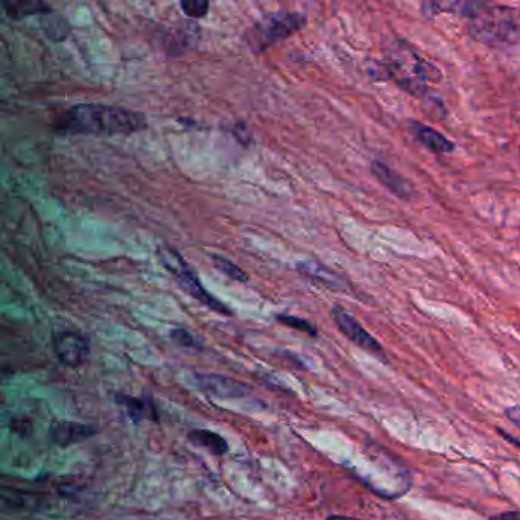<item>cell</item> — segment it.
Listing matches in <instances>:
<instances>
[{
  "mask_svg": "<svg viewBox=\"0 0 520 520\" xmlns=\"http://www.w3.org/2000/svg\"><path fill=\"white\" fill-rule=\"evenodd\" d=\"M198 384L207 393L216 397H244L248 393V387L235 379L226 376L210 375V373H200L197 375Z\"/></svg>",
  "mask_w": 520,
  "mask_h": 520,
  "instance_id": "9",
  "label": "cell"
},
{
  "mask_svg": "<svg viewBox=\"0 0 520 520\" xmlns=\"http://www.w3.org/2000/svg\"><path fill=\"white\" fill-rule=\"evenodd\" d=\"M305 23V14L279 11V13L270 14L262 22L248 29L245 34V42L254 54H262L276 43L291 37L294 32L302 29Z\"/></svg>",
  "mask_w": 520,
  "mask_h": 520,
  "instance_id": "3",
  "label": "cell"
},
{
  "mask_svg": "<svg viewBox=\"0 0 520 520\" xmlns=\"http://www.w3.org/2000/svg\"><path fill=\"white\" fill-rule=\"evenodd\" d=\"M486 4L487 0H423V13L429 17L449 14L470 23Z\"/></svg>",
  "mask_w": 520,
  "mask_h": 520,
  "instance_id": "8",
  "label": "cell"
},
{
  "mask_svg": "<svg viewBox=\"0 0 520 520\" xmlns=\"http://www.w3.org/2000/svg\"><path fill=\"white\" fill-rule=\"evenodd\" d=\"M0 4L14 20L26 19L35 14H48L51 11L46 0H0Z\"/></svg>",
  "mask_w": 520,
  "mask_h": 520,
  "instance_id": "12",
  "label": "cell"
},
{
  "mask_svg": "<svg viewBox=\"0 0 520 520\" xmlns=\"http://www.w3.org/2000/svg\"><path fill=\"white\" fill-rule=\"evenodd\" d=\"M299 270L303 276L308 277L312 282L320 283L321 286H326L329 289H344L343 279L333 271L324 268L323 265L308 260V262L299 265Z\"/></svg>",
  "mask_w": 520,
  "mask_h": 520,
  "instance_id": "13",
  "label": "cell"
},
{
  "mask_svg": "<svg viewBox=\"0 0 520 520\" xmlns=\"http://www.w3.org/2000/svg\"><path fill=\"white\" fill-rule=\"evenodd\" d=\"M414 133H416L417 139H419L428 150L434 151V153L448 154L454 150V143H452L451 140L446 139V137L438 133V131L425 127V125H416V127H414Z\"/></svg>",
  "mask_w": 520,
  "mask_h": 520,
  "instance_id": "14",
  "label": "cell"
},
{
  "mask_svg": "<svg viewBox=\"0 0 520 520\" xmlns=\"http://www.w3.org/2000/svg\"><path fill=\"white\" fill-rule=\"evenodd\" d=\"M505 416L520 429V406H511L505 410Z\"/></svg>",
  "mask_w": 520,
  "mask_h": 520,
  "instance_id": "21",
  "label": "cell"
},
{
  "mask_svg": "<svg viewBox=\"0 0 520 520\" xmlns=\"http://www.w3.org/2000/svg\"><path fill=\"white\" fill-rule=\"evenodd\" d=\"M499 434L502 435V437L505 438V440L510 441V443L516 444L517 448H520V441L516 440V438L513 437V435L507 434V432L502 431V429H498Z\"/></svg>",
  "mask_w": 520,
  "mask_h": 520,
  "instance_id": "23",
  "label": "cell"
},
{
  "mask_svg": "<svg viewBox=\"0 0 520 520\" xmlns=\"http://www.w3.org/2000/svg\"><path fill=\"white\" fill-rule=\"evenodd\" d=\"M213 265H215L216 268H218L221 273L226 274L227 277H230V279L236 280V282L245 283L250 280V277L245 274L244 270H241V268L238 267V265L233 264V262H230L229 259H226V257L218 256V254H213L212 256Z\"/></svg>",
  "mask_w": 520,
  "mask_h": 520,
  "instance_id": "16",
  "label": "cell"
},
{
  "mask_svg": "<svg viewBox=\"0 0 520 520\" xmlns=\"http://www.w3.org/2000/svg\"><path fill=\"white\" fill-rule=\"evenodd\" d=\"M490 520H520V511H505V513L496 514Z\"/></svg>",
  "mask_w": 520,
  "mask_h": 520,
  "instance_id": "22",
  "label": "cell"
},
{
  "mask_svg": "<svg viewBox=\"0 0 520 520\" xmlns=\"http://www.w3.org/2000/svg\"><path fill=\"white\" fill-rule=\"evenodd\" d=\"M118 402L127 408L128 413H130V416L133 417L134 420H142L143 417L146 416L148 406H146L142 400L133 399V397L128 396H118Z\"/></svg>",
  "mask_w": 520,
  "mask_h": 520,
  "instance_id": "19",
  "label": "cell"
},
{
  "mask_svg": "<svg viewBox=\"0 0 520 520\" xmlns=\"http://www.w3.org/2000/svg\"><path fill=\"white\" fill-rule=\"evenodd\" d=\"M145 116L139 111L104 104H78L61 111L54 130L66 136H119L145 130Z\"/></svg>",
  "mask_w": 520,
  "mask_h": 520,
  "instance_id": "1",
  "label": "cell"
},
{
  "mask_svg": "<svg viewBox=\"0 0 520 520\" xmlns=\"http://www.w3.org/2000/svg\"><path fill=\"white\" fill-rule=\"evenodd\" d=\"M189 441L194 443L195 446L207 449L212 452L213 455H224L229 451V444L221 435L215 434V432L204 431V429H197L192 431L188 435Z\"/></svg>",
  "mask_w": 520,
  "mask_h": 520,
  "instance_id": "15",
  "label": "cell"
},
{
  "mask_svg": "<svg viewBox=\"0 0 520 520\" xmlns=\"http://www.w3.org/2000/svg\"><path fill=\"white\" fill-rule=\"evenodd\" d=\"M55 355L66 367H80L90 356L89 338L75 330H60L52 338Z\"/></svg>",
  "mask_w": 520,
  "mask_h": 520,
  "instance_id": "6",
  "label": "cell"
},
{
  "mask_svg": "<svg viewBox=\"0 0 520 520\" xmlns=\"http://www.w3.org/2000/svg\"><path fill=\"white\" fill-rule=\"evenodd\" d=\"M375 80L394 81L414 96L425 95L428 83L440 80L441 73L434 64L420 57L410 46L397 45L388 63H378L370 69Z\"/></svg>",
  "mask_w": 520,
  "mask_h": 520,
  "instance_id": "2",
  "label": "cell"
},
{
  "mask_svg": "<svg viewBox=\"0 0 520 520\" xmlns=\"http://www.w3.org/2000/svg\"><path fill=\"white\" fill-rule=\"evenodd\" d=\"M160 256H162L163 265L171 271L172 276L175 277V280H177L178 285L184 292H188L191 297L203 303L210 311L218 312L221 315H233V312L224 303L219 302L218 299H215L212 294H209L201 286L200 280L197 279L194 271L186 265L183 257L177 251L162 248Z\"/></svg>",
  "mask_w": 520,
  "mask_h": 520,
  "instance_id": "5",
  "label": "cell"
},
{
  "mask_svg": "<svg viewBox=\"0 0 520 520\" xmlns=\"http://www.w3.org/2000/svg\"><path fill=\"white\" fill-rule=\"evenodd\" d=\"M172 340L181 347H195V340L188 330L175 329L171 332Z\"/></svg>",
  "mask_w": 520,
  "mask_h": 520,
  "instance_id": "20",
  "label": "cell"
},
{
  "mask_svg": "<svg viewBox=\"0 0 520 520\" xmlns=\"http://www.w3.org/2000/svg\"><path fill=\"white\" fill-rule=\"evenodd\" d=\"M181 10L192 19H201L209 11V0H180Z\"/></svg>",
  "mask_w": 520,
  "mask_h": 520,
  "instance_id": "18",
  "label": "cell"
},
{
  "mask_svg": "<svg viewBox=\"0 0 520 520\" xmlns=\"http://www.w3.org/2000/svg\"><path fill=\"white\" fill-rule=\"evenodd\" d=\"M327 520H359V519H353V517H344V516H333L329 517Z\"/></svg>",
  "mask_w": 520,
  "mask_h": 520,
  "instance_id": "24",
  "label": "cell"
},
{
  "mask_svg": "<svg viewBox=\"0 0 520 520\" xmlns=\"http://www.w3.org/2000/svg\"><path fill=\"white\" fill-rule=\"evenodd\" d=\"M469 26L473 37L487 45H511L519 35L513 13L508 8L490 2L479 11Z\"/></svg>",
  "mask_w": 520,
  "mask_h": 520,
  "instance_id": "4",
  "label": "cell"
},
{
  "mask_svg": "<svg viewBox=\"0 0 520 520\" xmlns=\"http://www.w3.org/2000/svg\"><path fill=\"white\" fill-rule=\"evenodd\" d=\"M95 434V429L81 423L61 422L55 423L51 428V438L61 446L78 443Z\"/></svg>",
  "mask_w": 520,
  "mask_h": 520,
  "instance_id": "10",
  "label": "cell"
},
{
  "mask_svg": "<svg viewBox=\"0 0 520 520\" xmlns=\"http://www.w3.org/2000/svg\"><path fill=\"white\" fill-rule=\"evenodd\" d=\"M277 320H279V323L283 324V326L300 330V332L311 335V337H317V327H315L311 321L305 320V318L292 317V315H279Z\"/></svg>",
  "mask_w": 520,
  "mask_h": 520,
  "instance_id": "17",
  "label": "cell"
},
{
  "mask_svg": "<svg viewBox=\"0 0 520 520\" xmlns=\"http://www.w3.org/2000/svg\"><path fill=\"white\" fill-rule=\"evenodd\" d=\"M371 171L376 175L379 181L384 184L388 191L393 192L394 195L400 198H410L411 188L410 184L406 183L402 177L393 169L388 168L385 163L373 162L371 163Z\"/></svg>",
  "mask_w": 520,
  "mask_h": 520,
  "instance_id": "11",
  "label": "cell"
},
{
  "mask_svg": "<svg viewBox=\"0 0 520 520\" xmlns=\"http://www.w3.org/2000/svg\"><path fill=\"white\" fill-rule=\"evenodd\" d=\"M332 318L337 324L338 329L343 332L344 337L349 338L356 346L361 347L365 352L378 358L379 361L388 362L387 353L382 349L381 344L371 337L370 333L349 314L341 309L340 306L332 308Z\"/></svg>",
  "mask_w": 520,
  "mask_h": 520,
  "instance_id": "7",
  "label": "cell"
}]
</instances>
